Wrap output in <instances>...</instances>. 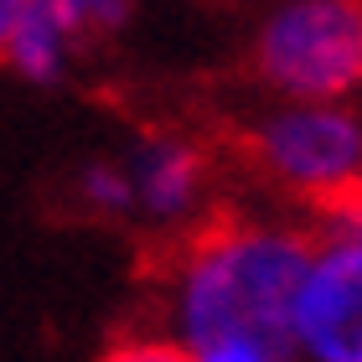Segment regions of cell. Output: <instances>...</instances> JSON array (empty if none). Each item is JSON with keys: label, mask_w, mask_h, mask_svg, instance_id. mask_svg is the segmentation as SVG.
<instances>
[{"label": "cell", "mask_w": 362, "mask_h": 362, "mask_svg": "<svg viewBox=\"0 0 362 362\" xmlns=\"http://www.w3.org/2000/svg\"><path fill=\"white\" fill-rule=\"evenodd\" d=\"M316 238L249 228L233 212H207L171 249L181 279V347L202 362H279L295 352V290Z\"/></svg>", "instance_id": "obj_1"}, {"label": "cell", "mask_w": 362, "mask_h": 362, "mask_svg": "<svg viewBox=\"0 0 362 362\" xmlns=\"http://www.w3.org/2000/svg\"><path fill=\"white\" fill-rule=\"evenodd\" d=\"M254 68L290 98H341L362 88V0H290L254 42Z\"/></svg>", "instance_id": "obj_2"}, {"label": "cell", "mask_w": 362, "mask_h": 362, "mask_svg": "<svg viewBox=\"0 0 362 362\" xmlns=\"http://www.w3.org/2000/svg\"><path fill=\"white\" fill-rule=\"evenodd\" d=\"M238 151L269 181H285V187L310 197L337 187V181L362 176V119L352 109H332L321 98V104L285 109L274 119L254 124L238 140Z\"/></svg>", "instance_id": "obj_3"}, {"label": "cell", "mask_w": 362, "mask_h": 362, "mask_svg": "<svg viewBox=\"0 0 362 362\" xmlns=\"http://www.w3.org/2000/svg\"><path fill=\"white\" fill-rule=\"evenodd\" d=\"M295 347L321 362H362V243H316L295 290Z\"/></svg>", "instance_id": "obj_4"}, {"label": "cell", "mask_w": 362, "mask_h": 362, "mask_svg": "<svg viewBox=\"0 0 362 362\" xmlns=\"http://www.w3.org/2000/svg\"><path fill=\"white\" fill-rule=\"evenodd\" d=\"M207 171V151L176 129H145L135 156V197L156 218H181Z\"/></svg>", "instance_id": "obj_5"}, {"label": "cell", "mask_w": 362, "mask_h": 362, "mask_svg": "<svg viewBox=\"0 0 362 362\" xmlns=\"http://www.w3.org/2000/svg\"><path fill=\"white\" fill-rule=\"evenodd\" d=\"M6 57L31 83L62 78V26L52 21L47 0H26L21 6V16H16V26H11V42H6Z\"/></svg>", "instance_id": "obj_6"}, {"label": "cell", "mask_w": 362, "mask_h": 362, "mask_svg": "<svg viewBox=\"0 0 362 362\" xmlns=\"http://www.w3.org/2000/svg\"><path fill=\"white\" fill-rule=\"evenodd\" d=\"M47 11L62 26V42H93L124 26L129 0H47Z\"/></svg>", "instance_id": "obj_7"}, {"label": "cell", "mask_w": 362, "mask_h": 362, "mask_svg": "<svg viewBox=\"0 0 362 362\" xmlns=\"http://www.w3.org/2000/svg\"><path fill=\"white\" fill-rule=\"evenodd\" d=\"M83 197L93 207H104V212H124L135 202V181L124 171H114V166H88L83 171Z\"/></svg>", "instance_id": "obj_8"}, {"label": "cell", "mask_w": 362, "mask_h": 362, "mask_svg": "<svg viewBox=\"0 0 362 362\" xmlns=\"http://www.w3.org/2000/svg\"><path fill=\"white\" fill-rule=\"evenodd\" d=\"M26 0H0V62H6V42H11V26H16V16H21Z\"/></svg>", "instance_id": "obj_9"}]
</instances>
